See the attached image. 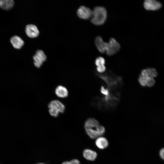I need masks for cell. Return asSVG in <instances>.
<instances>
[{
	"instance_id": "cell-1",
	"label": "cell",
	"mask_w": 164,
	"mask_h": 164,
	"mask_svg": "<svg viewBox=\"0 0 164 164\" xmlns=\"http://www.w3.org/2000/svg\"><path fill=\"white\" fill-rule=\"evenodd\" d=\"M107 15V11L105 8L101 6L95 7L92 11L91 22L96 25H103L106 20Z\"/></svg>"
},
{
	"instance_id": "cell-2",
	"label": "cell",
	"mask_w": 164,
	"mask_h": 164,
	"mask_svg": "<svg viewBox=\"0 0 164 164\" xmlns=\"http://www.w3.org/2000/svg\"><path fill=\"white\" fill-rule=\"evenodd\" d=\"M105 74L97 73V75L103 80L107 84L108 89H113L121 85V79L115 75L111 76V72H108Z\"/></svg>"
},
{
	"instance_id": "cell-3",
	"label": "cell",
	"mask_w": 164,
	"mask_h": 164,
	"mask_svg": "<svg viewBox=\"0 0 164 164\" xmlns=\"http://www.w3.org/2000/svg\"><path fill=\"white\" fill-rule=\"evenodd\" d=\"M120 49L119 43L114 38H111L107 43L105 52L108 56H111L116 53Z\"/></svg>"
},
{
	"instance_id": "cell-4",
	"label": "cell",
	"mask_w": 164,
	"mask_h": 164,
	"mask_svg": "<svg viewBox=\"0 0 164 164\" xmlns=\"http://www.w3.org/2000/svg\"><path fill=\"white\" fill-rule=\"evenodd\" d=\"M34 64L37 68H39L43 63L46 60L47 57L43 51L40 50H38L33 57Z\"/></svg>"
},
{
	"instance_id": "cell-5",
	"label": "cell",
	"mask_w": 164,
	"mask_h": 164,
	"mask_svg": "<svg viewBox=\"0 0 164 164\" xmlns=\"http://www.w3.org/2000/svg\"><path fill=\"white\" fill-rule=\"evenodd\" d=\"M144 8L148 10L156 11L162 7V4L159 2L154 0H146L143 3Z\"/></svg>"
},
{
	"instance_id": "cell-6",
	"label": "cell",
	"mask_w": 164,
	"mask_h": 164,
	"mask_svg": "<svg viewBox=\"0 0 164 164\" xmlns=\"http://www.w3.org/2000/svg\"><path fill=\"white\" fill-rule=\"evenodd\" d=\"M77 14L79 18L84 19H87L91 18L92 11L89 8L82 6L78 9Z\"/></svg>"
},
{
	"instance_id": "cell-7",
	"label": "cell",
	"mask_w": 164,
	"mask_h": 164,
	"mask_svg": "<svg viewBox=\"0 0 164 164\" xmlns=\"http://www.w3.org/2000/svg\"><path fill=\"white\" fill-rule=\"evenodd\" d=\"M25 32L27 35L31 38H35L38 36L39 32L37 27L32 24L26 26Z\"/></svg>"
},
{
	"instance_id": "cell-8",
	"label": "cell",
	"mask_w": 164,
	"mask_h": 164,
	"mask_svg": "<svg viewBox=\"0 0 164 164\" xmlns=\"http://www.w3.org/2000/svg\"><path fill=\"white\" fill-rule=\"evenodd\" d=\"M48 106L49 108H55L61 113H63L65 112V107L64 105L61 102L57 100L51 101L48 104Z\"/></svg>"
},
{
	"instance_id": "cell-9",
	"label": "cell",
	"mask_w": 164,
	"mask_h": 164,
	"mask_svg": "<svg viewBox=\"0 0 164 164\" xmlns=\"http://www.w3.org/2000/svg\"><path fill=\"white\" fill-rule=\"evenodd\" d=\"M10 41L13 46L16 49H20L24 45V41L19 36H14L12 37Z\"/></svg>"
},
{
	"instance_id": "cell-10",
	"label": "cell",
	"mask_w": 164,
	"mask_h": 164,
	"mask_svg": "<svg viewBox=\"0 0 164 164\" xmlns=\"http://www.w3.org/2000/svg\"><path fill=\"white\" fill-rule=\"evenodd\" d=\"M55 94L58 97L61 98L67 97L68 95V91L67 88L65 87L59 85L55 88Z\"/></svg>"
},
{
	"instance_id": "cell-11",
	"label": "cell",
	"mask_w": 164,
	"mask_h": 164,
	"mask_svg": "<svg viewBox=\"0 0 164 164\" xmlns=\"http://www.w3.org/2000/svg\"><path fill=\"white\" fill-rule=\"evenodd\" d=\"M95 44L99 51L101 53L105 52L107 43L104 42L101 37L97 36L95 40Z\"/></svg>"
},
{
	"instance_id": "cell-12",
	"label": "cell",
	"mask_w": 164,
	"mask_h": 164,
	"mask_svg": "<svg viewBox=\"0 0 164 164\" xmlns=\"http://www.w3.org/2000/svg\"><path fill=\"white\" fill-rule=\"evenodd\" d=\"M83 156L87 160L94 161L96 159L97 154L96 152L89 149H86L83 151Z\"/></svg>"
},
{
	"instance_id": "cell-13",
	"label": "cell",
	"mask_w": 164,
	"mask_h": 164,
	"mask_svg": "<svg viewBox=\"0 0 164 164\" xmlns=\"http://www.w3.org/2000/svg\"><path fill=\"white\" fill-rule=\"evenodd\" d=\"M99 125V122L93 118H90L85 121L84 127L86 129H94Z\"/></svg>"
},
{
	"instance_id": "cell-14",
	"label": "cell",
	"mask_w": 164,
	"mask_h": 164,
	"mask_svg": "<svg viewBox=\"0 0 164 164\" xmlns=\"http://www.w3.org/2000/svg\"><path fill=\"white\" fill-rule=\"evenodd\" d=\"M96 146L101 149H104L106 148L108 145V142L107 139L103 137L97 138L95 141Z\"/></svg>"
},
{
	"instance_id": "cell-15",
	"label": "cell",
	"mask_w": 164,
	"mask_h": 164,
	"mask_svg": "<svg viewBox=\"0 0 164 164\" xmlns=\"http://www.w3.org/2000/svg\"><path fill=\"white\" fill-rule=\"evenodd\" d=\"M14 2L13 0H0V7L5 10H9L13 7Z\"/></svg>"
},
{
	"instance_id": "cell-16",
	"label": "cell",
	"mask_w": 164,
	"mask_h": 164,
	"mask_svg": "<svg viewBox=\"0 0 164 164\" xmlns=\"http://www.w3.org/2000/svg\"><path fill=\"white\" fill-rule=\"evenodd\" d=\"M85 130L87 135L91 138L95 139L100 136L96 129V128L94 129H86Z\"/></svg>"
},
{
	"instance_id": "cell-17",
	"label": "cell",
	"mask_w": 164,
	"mask_h": 164,
	"mask_svg": "<svg viewBox=\"0 0 164 164\" xmlns=\"http://www.w3.org/2000/svg\"><path fill=\"white\" fill-rule=\"evenodd\" d=\"M95 63L97 67L104 65L105 63V60L103 57L99 56L96 58L95 60Z\"/></svg>"
},
{
	"instance_id": "cell-18",
	"label": "cell",
	"mask_w": 164,
	"mask_h": 164,
	"mask_svg": "<svg viewBox=\"0 0 164 164\" xmlns=\"http://www.w3.org/2000/svg\"><path fill=\"white\" fill-rule=\"evenodd\" d=\"M138 81L140 85L143 87L146 86L147 78L140 75L138 78Z\"/></svg>"
},
{
	"instance_id": "cell-19",
	"label": "cell",
	"mask_w": 164,
	"mask_h": 164,
	"mask_svg": "<svg viewBox=\"0 0 164 164\" xmlns=\"http://www.w3.org/2000/svg\"><path fill=\"white\" fill-rule=\"evenodd\" d=\"M147 69L150 77L154 78L157 76V72L155 69L154 68H147Z\"/></svg>"
},
{
	"instance_id": "cell-20",
	"label": "cell",
	"mask_w": 164,
	"mask_h": 164,
	"mask_svg": "<svg viewBox=\"0 0 164 164\" xmlns=\"http://www.w3.org/2000/svg\"><path fill=\"white\" fill-rule=\"evenodd\" d=\"M49 112L50 114L54 117H57L59 115V112L58 110L54 108H50Z\"/></svg>"
},
{
	"instance_id": "cell-21",
	"label": "cell",
	"mask_w": 164,
	"mask_h": 164,
	"mask_svg": "<svg viewBox=\"0 0 164 164\" xmlns=\"http://www.w3.org/2000/svg\"><path fill=\"white\" fill-rule=\"evenodd\" d=\"M155 83V80L154 78L149 77L147 78V85L148 87H151L154 86Z\"/></svg>"
},
{
	"instance_id": "cell-22",
	"label": "cell",
	"mask_w": 164,
	"mask_h": 164,
	"mask_svg": "<svg viewBox=\"0 0 164 164\" xmlns=\"http://www.w3.org/2000/svg\"><path fill=\"white\" fill-rule=\"evenodd\" d=\"M96 129L98 132L99 136L103 135L105 132V128L102 126L99 125L96 128Z\"/></svg>"
},
{
	"instance_id": "cell-23",
	"label": "cell",
	"mask_w": 164,
	"mask_h": 164,
	"mask_svg": "<svg viewBox=\"0 0 164 164\" xmlns=\"http://www.w3.org/2000/svg\"><path fill=\"white\" fill-rule=\"evenodd\" d=\"M101 93L104 95V96H108L111 94L109 90L108 89L105 88L104 86H101L100 88Z\"/></svg>"
},
{
	"instance_id": "cell-24",
	"label": "cell",
	"mask_w": 164,
	"mask_h": 164,
	"mask_svg": "<svg viewBox=\"0 0 164 164\" xmlns=\"http://www.w3.org/2000/svg\"><path fill=\"white\" fill-rule=\"evenodd\" d=\"M106 70V67L104 65L97 66L96 68L97 71L100 73H102L104 72Z\"/></svg>"
},
{
	"instance_id": "cell-25",
	"label": "cell",
	"mask_w": 164,
	"mask_h": 164,
	"mask_svg": "<svg viewBox=\"0 0 164 164\" xmlns=\"http://www.w3.org/2000/svg\"><path fill=\"white\" fill-rule=\"evenodd\" d=\"M159 155L161 159H164V149L163 148L160 150Z\"/></svg>"
},
{
	"instance_id": "cell-26",
	"label": "cell",
	"mask_w": 164,
	"mask_h": 164,
	"mask_svg": "<svg viewBox=\"0 0 164 164\" xmlns=\"http://www.w3.org/2000/svg\"><path fill=\"white\" fill-rule=\"evenodd\" d=\"M70 162L71 164H80L79 161L77 159H73Z\"/></svg>"
},
{
	"instance_id": "cell-27",
	"label": "cell",
	"mask_w": 164,
	"mask_h": 164,
	"mask_svg": "<svg viewBox=\"0 0 164 164\" xmlns=\"http://www.w3.org/2000/svg\"><path fill=\"white\" fill-rule=\"evenodd\" d=\"M62 164H71V163L69 161H66L63 162Z\"/></svg>"
},
{
	"instance_id": "cell-28",
	"label": "cell",
	"mask_w": 164,
	"mask_h": 164,
	"mask_svg": "<svg viewBox=\"0 0 164 164\" xmlns=\"http://www.w3.org/2000/svg\"><path fill=\"white\" fill-rule=\"evenodd\" d=\"M37 164H46L43 163H37Z\"/></svg>"
}]
</instances>
